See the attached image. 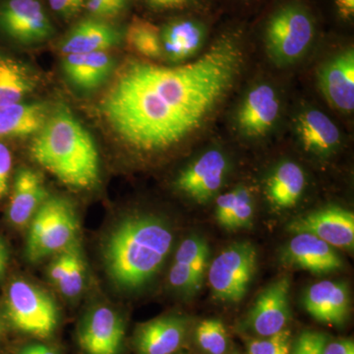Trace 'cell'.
I'll return each instance as SVG.
<instances>
[{
    "label": "cell",
    "mask_w": 354,
    "mask_h": 354,
    "mask_svg": "<svg viewBox=\"0 0 354 354\" xmlns=\"http://www.w3.org/2000/svg\"><path fill=\"white\" fill-rule=\"evenodd\" d=\"M313 332H304L297 337L291 354H312Z\"/></svg>",
    "instance_id": "37"
},
{
    "label": "cell",
    "mask_w": 354,
    "mask_h": 354,
    "mask_svg": "<svg viewBox=\"0 0 354 354\" xmlns=\"http://www.w3.org/2000/svg\"><path fill=\"white\" fill-rule=\"evenodd\" d=\"M18 354H32L31 348H30V344H28V346H24L23 348H21L19 353Z\"/></svg>",
    "instance_id": "44"
},
{
    "label": "cell",
    "mask_w": 354,
    "mask_h": 354,
    "mask_svg": "<svg viewBox=\"0 0 354 354\" xmlns=\"http://www.w3.org/2000/svg\"><path fill=\"white\" fill-rule=\"evenodd\" d=\"M189 1L191 0H148L151 6L160 9L178 8Z\"/></svg>",
    "instance_id": "39"
},
{
    "label": "cell",
    "mask_w": 354,
    "mask_h": 354,
    "mask_svg": "<svg viewBox=\"0 0 354 354\" xmlns=\"http://www.w3.org/2000/svg\"><path fill=\"white\" fill-rule=\"evenodd\" d=\"M196 341L203 351L209 354H225L227 351V329L220 320L203 321L196 329Z\"/></svg>",
    "instance_id": "29"
},
{
    "label": "cell",
    "mask_w": 354,
    "mask_h": 354,
    "mask_svg": "<svg viewBox=\"0 0 354 354\" xmlns=\"http://www.w3.org/2000/svg\"><path fill=\"white\" fill-rule=\"evenodd\" d=\"M314 22L304 7L291 4L272 16L266 29L270 55L279 64H290L304 55L314 38Z\"/></svg>",
    "instance_id": "7"
},
{
    "label": "cell",
    "mask_w": 354,
    "mask_h": 354,
    "mask_svg": "<svg viewBox=\"0 0 354 354\" xmlns=\"http://www.w3.org/2000/svg\"><path fill=\"white\" fill-rule=\"evenodd\" d=\"M324 354H354V344L351 339H339L327 344Z\"/></svg>",
    "instance_id": "36"
},
{
    "label": "cell",
    "mask_w": 354,
    "mask_h": 354,
    "mask_svg": "<svg viewBox=\"0 0 354 354\" xmlns=\"http://www.w3.org/2000/svg\"><path fill=\"white\" fill-rule=\"evenodd\" d=\"M337 12L344 19H351L354 15V0H335Z\"/></svg>",
    "instance_id": "38"
},
{
    "label": "cell",
    "mask_w": 354,
    "mask_h": 354,
    "mask_svg": "<svg viewBox=\"0 0 354 354\" xmlns=\"http://www.w3.org/2000/svg\"><path fill=\"white\" fill-rule=\"evenodd\" d=\"M4 332H6V324H4L3 318L0 313V339L3 337Z\"/></svg>",
    "instance_id": "43"
},
{
    "label": "cell",
    "mask_w": 354,
    "mask_h": 354,
    "mask_svg": "<svg viewBox=\"0 0 354 354\" xmlns=\"http://www.w3.org/2000/svg\"><path fill=\"white\" fill-rule=\"evenodd\" d=\"M236 189V202L227 227L230 230L248 227L253 218V201L250 193L245 188L239 187Z\"/></svg>",
    "instance_id": "31"
},
{
    "label": "cell",
    "mask_w": 354,
    "mask_h": 354,
    "mask_svg": "<svg viewBox=\"0 0 354 354\" xmlns=\"http://www.w3.org/2000/svg\"><path fill=\"white\" fill-rule=\"evenodd\" d=\"M305 183L304 171L299 165L292 162H283L268 181V198L279 209L290 208L301 197Z\"/></svg>",
    "instance_id": "25"
},
{
    "label": "cell",
    "mask_w": 354,
    "mask_h": 354,
    "mask_svg": "<svg viewBox=\"0 0 354 354\" xmlns=\"http://www.w3.org/2000/svg\"><path fill=\"white\" fill-rule=\"evenodd\" d=\"M48 2L55 13L66 19L75 16L85 6V0H48Z\"/></svg>",
    "instance_id": "35"
},
{
    "label": "cell",
    "mask_w": 354,
    "mask_h": 354,
    "mask_svg": "<svg viewBox=\"0 0 354 354\" xmlns=\"http://www.w3.org/2000/svg\"><path fill=\"white\" fill-rule=\"evenodd\" d=\"M125 39L133 50L149 59L162 57L160 30L148 21L134 18L128 26Z\"/></svg>",
    "instance_id": "27"
},
{
    "label": "cell",
    "mask_w": 354,
    "mask_h": 354,
    "mask_svg": "<svg viewBox=\"0 0 354 354\" xmlns=\"http://www.w3.org/2000/svg\"><path fill=\"white\" fill-rule=\"evenodd\" d=\"M279 113V100L276 91L262 84L246 95L237 113V125L246 136H264L274 127Z\"/></svg>",
    "instance_id": "14"
},
{
    "label": "cell",
    "mask_w": 354,
    "mask_h": 354,
    "mask_svg": "<svg viewBox=\"0 0 354 354\" xmlns=\"http://www.w3.org/2000/svg\"><path fill=\"white\" fill-rule=\"evenodd\" d=\"M12 169V153L6 144L0 142V199L6 196Z\"/></svg>",
    "instance_id": "34"
},
{
    "label": "cell",
    "mask_w": 354,
    "mask_h": 354,
    "mask_svg": "<svg viewBox=\"0 0 354 354\" xmlns=\"http://www.w3.org/2000/svg\"><path fill=\"white\" fill-rule=\"evenodd\" d=\"M286 262L313 274H327L341 270L342 258L334 247L309 234H297L285 253Z\"/></svg>",
    "instance_id": "17"
},
{
    "label": "cell",
    "mask_w": 354,
    "mask_h": 354,
    "mask_svg": "<svg viewBox=\"0 0 354 354\" xmlns=\"http://www.w3.org/2000/svg\"><path fill=\"white\" fill-rule=\"evenodd\" d=\"M86 283V265L78 242L69 248V261L64 278L57 286L64 297L73 299L82 293Z\"/></svg>",
    "instance_id": "28"
},
{
    "label": "cell",
    "mask_w": 354,
    "mask_h": 354,
    "mask_svg": "<svg viewBox=\"0 0 354 354\" xmlns=\"http://www.w3.org/2000/svg\"><path fill=\"white\" fill-rule=\"evenodd\" d=\"M295 128L302 146L309 152L328 153L341 142V132L334 121L318 109L300 113Z\"/></svg>",
    "instance_id": "23"
},
{
    "label": "cell",
    "mask_w": 354,
    "mask_h": 354,
    "mask_svg": "<svg viewBox=\"0 0 354 354\" xmlns=\"http://www.w3.org/2000/svg\"><path fill=\"white\" fill-rule=\"evenodd\" d=\"M242 57L239 41L223 38L190 64L130 62L102 100V115L135 150L171 148L199 129L225 99Z\"/></svg>",
    "instance_id": "1"
},
{
    "label": "cell",
    "mask_w": 354,
    "mask_h": 354,
    "mask_svg": "<svg viewBox=\"0 0 354 354\" xmlns=\"http://www.w3.org/2000/svg\"><path fill=\"white\" fill-rule=\"evenodd\" d=\"M79 221L72 203L62 197H48L29 223L26 256L41 262L64 252L78 242Z\"/></svg>",
    "instance_id": "4"
},
{
    "label": "cell",
    "mask_w": 354,
    "mask_h": 354,
    "mask_svg": "<svg viewBox=\"0 0 354 354\" xmlns=\"http://www.w3.org/2000/svg\"><path fill=\"white\" fill-rule=\"evenodd\" d=\"M122 34L118 28L95 19H85L65 36L60 50L64 55L106 51L120 43Z\"/></svg>",
    "instance_id": "20"
},
{
    "label": "cell",
    "mask_w": 354,
    "mask_h": 354,
    "mask_svg": "<svg viewBox=\"0 0 354 354\" xmlns=\"http://www.w3.org/2000/svg\"><path fill=\"white\" fill-rule=\"evenodd\" d=\"M321 91L333 108L342 113L354 109V53L344 51L330 59L319 74Z\"/></svg>",
    "instance_id": "15"
},
{
    "label": "cell",
    "mask_w": 354,
    "mask_h": 354,
    "mask_svg": "<svg viewBox=\"0 0 354 354\" xmlns=\"http://www.w3.org/2000/svg\"><path fill=\"white\" fill-rule=\"evenodd\" d=\"M32 354H58L55 348L43 344H30Z\"/></svg>",
    "instance_id": "42"
},
{
    "label": "cell",
    "mask_w": 354,
    "mask_h": 354,
    "mask_svg": "<svg viewBox=\"0 0 354 354\" xmlns=\"http://www.w3.org/2000/svg\"><path fill=\"white\" fill-rule=\"evenodd\" d=\"M6 308L14 329L37 339L51 337L59 322V311L53 298L26 279H17L9 285Z\"/></svg>",
    "instance_id": "5"
},
{
    "label": "cell",
    "mask_w": 354,
    "mask_h": 354,
    "mask_svg": "<svg viewBox=\"0 0 354 354\" xmlns=\"http://www.w3.org/2000/svg\"><path fill=\"white\" fill-rule=\"evenodd\" d=\"M290 279L281 278L261 293L248 318L256 335L270 337L286 329L290 317Z\"/></svg>",
    "instance_id": "12"
},
{
    "label": "cell",
    "mask_w": 354,
    "mask_h": 354,
    "mask_svg": "<svg viewBox=\"0 0 354 354\" xmlns=\"http://www.w3.org/2000/svg\"><path fill=\"white\" fill-rule=\"evenodd\" d=\"M162 55L174 62H183L199 51L205 39V29L194 20H176L160 31Z\"/></svg>",
    "instance_id": "24"
},
{
    "label": "cell",
    "mask_w": 354,
    "mask_h": 354,
    "mask_svg": "<svg viewBox=\"0 0 354 354\" xmlns=\"http://www.w3.org/2000/svg\"><path fill=\"white\" fill-rule=\"evenodd\" d=\"M288 230L295 234L314 235L337 248L351 250L354 246L353 213L339 207H328L300 216L291 221Z\"/></svg>",
    "instance_id": "10"
},
{
    "label": "cell",
    "mask_w": 354,
    "mask_h": 354,
    "mask_svg": "<svg viewBox=\"0 0 354 354\" xmlns=\"http://www.w3.org/2000/svg\"><path fill=\"white\" fill-rule=\"evenodd\" d=\"M227 172V160L218 150L208 151L177 177V189L200 204L209 201L221 189Z\"/></svg>",
    "instance_id": "11"
},
{
    "label": "cell",
    "mask_w": 354,
    "mask_h": 354,
    "mask_svg": "<svg viewBox=\"0 0 354 354\" xmlns=\"http://www.w3.org/2000/svg\"><path fill=\"white\" fill-rule=\"evenodd\" d=\"M236 197L237 189H235L221 195L216 200V218L223 227H227L234 212Z\"/></svg>",
    "instance_id": "33"
},
{
    "label": "cell",
    "mask_w": 354,
    "mask_h": 354,
    "mask_svg": "<svg viewBox=\"0 0 354 354\" xmlns=\"http://www.w3.org/2000/svg\"><path fill=\"white\" fill-rule=\"evenodd\" d=\"M43 178L31 169H21L14 179L8 220L15 227L29 225L32 216L48 198Z\"/></svg>",
    "instance_id": "19"
},
{
    "label": "cell",
    "mask_w": 354,
    "mask_h": 354,
    "mask_svg": "<svg viewBox=\"0 0 354 354\" xmlns=\"http://www.w3.org/2000/svg\"><path fill=\"white\" fill-rule=\"evenodd\" d=\"M187 322L178 316L153 319L140 326L135 335L138 354H174L183 346Z\"/></svg>",
    "instance_id": "16"
},
{
    "label": "cell",
    "mask_w": 354,
    "mask_h": 354,
    "mask_svg": "<svg viewBox=\"0 0 354 354\" xmlns=\"http://www.w3.org/2000/svg\"><path fill=\"white\" fill-rule=\"evenodd\" d=\"M257 267V251L250 242H236L221 251L209 266V283L215 298L234 304L242 300Z\"/></svg>",
    "instance_id": "6"
},
{
    "label": "cell",
    "mask_w": 354,
    "mask_h": 354,
    "mask_svg": "<svg viewBox=\"0 0 354 354\" xmlns=\"http://www.w3.org/2000/svg\"><path fill=\"white\" fill-rule=\"evenodd\" d=\"M31 157L60 183L91 189L100 179V157L94 139L65 106L50 115L32 140Z\"/></svg>",
    "instance_id": "3"
},
{
    "label": "cell",
    "mask_w": 354,
    "mask_h": 354,
    "mask_svg": "<svg viewBox=\"0 0 354 354\" xmlns=\"http://www.w3.org/2000/svg\"><path fill=\"white\" fill-rule=\"evenodd\" d=\"M0 30L16 43H43L53 26L39 0H6L0 6Z\"/></svg>",
    "instance_id": "8"
},
{
    "label": "cell",
    "mask_w": 354,
    "mask_h": 354,
    "mask_svg": "<svg viewBox=\"0 0 354 354\" xmlns=\"http://www.w3.org/2000/svg\"><path fill=\"white\" fill-rule=\"evenodd\" d=\"M9 253L6 242L0 239V278L3 276L8 265Z\"/></svg>",
    "instance_id": "41"
},
{
    "label": "cell",
    "mask_w": 354,
    "mask_h": 354,
    "mask_svg": "<svg viewBox=\"0 0 354 354\" xmlns=\"http://www.w3.org/2000/svg\"><path fill=\"white\" fill-rule=\"evenodd\" d=\"M124 339V323L115 310L106 305L93 307L84 316L78 342L84 354H118Z\"/></svg>",
    "instance_id": "9"
},
{
    "label": "cell",
    "mask_w": 354,
    "mask_h": 354,
    "mask_svg": "<svg viewBox=\"0 0 354 354\" xmlns=\"http://www.w3.org/2000/svg\"><path fill=\"white\" fill-rule=\"evenodd\" d=\"M127 0H85L88 12L97 17H111L122 11Z\"/></svg>",
    "instance_id": "32"
},
{
    "label": "cell",
    "mask_w": 354,
    "mask_h": 354,
    "mask_svg": "<svg viewBox=\"0 0 354 354\" xmlns=\"http://www.w3.org/2000/svg\"><path fill=\"white\" fill-rule=\"evenodd\" d=\"M114 66L113 57L106 51L65 55L62 69L74 87L81 91L95 90L111 76Z\"/></svg>",
    "instance_id": "21"
},
{
    "label": "cell",
    "mask_w": 354,
    "mask_h": 354,
    "mask_svg": "<svg viewBox=\"0 0 354 354\" xmlns=\"http://www.w3.org/2000/svg\"><path fill=\"white\" fill-rule=\"evenodd\" d=\"M290 330L285 329L278 334L249 342L248 354H290Z\"/></svg>",
    "instance_id": "30"
},
{
    "label": "cell",
    "mask_w": 354,
    "mask_h": 354,
    "mask_svg": "<svg viewBox=\"0 0 354 354\" xmlns=\"http://www.w3.org/2000/svg\"><path fill=\"white\" fill-rule=\"evenodd\" d=\"M305 309L319 322L342 325L348 317L349 295L344 283L323 281L310 286L304 297Z\"/></svg>",
    "instance_id": "18"
},
{
    "label": "cell",
    "mask_w": 354,
    "mask_h": 354,
    "mask_svg": "<svg viewBox=\"0 0 354 354\" xmlns=\"http://www.w3.org/2000/svg\"><path fill=\"white\" fill-rule=\"evenodd\" d=\"M174 245L171 225L153 215H132L114 225L102 255L109 279L118 290L144 288L164 266Z\"/></svg>",
    "instance_id": "2"
},
{
    "label": "cell",
    "mask_w": 354,
    "mask_h": 354,
    "mask_svg": "<svg viewBox=\"0 0 354 354\" xmlns=\"http://www.w3.org/2000/svg\"><path fill=\"white\" fill-rule=\"evenodd\" d=\"M328 344V339L325 335L320 333L313 332V341H312V354L325 353L326 346Z\"/></svg>",
    "instance_id": "40"
},
{
    "label": "cell",
    "mask_w": 354,
    "mask_h": 354,
    "mask_svg": "<svg viewBox=\"0 0 354 354\" xmlns=\"http://www.w3.org/2000/svg\"><path fill=\"white\" fill-rule=\"evenodd\" d=\"M36 85V77L26 65L0 57V108L22 102Z\"/></svg>",
    "instance_id": "26"
},
{
    "label": "cell",
    "mask_w": 354,
    "mask_h": 354,
    "mask_svg": "<svg viewBox=\"0 0 354 354\" xmlns=\"http://www.w3.org/2000/svg\"><path fill=\"white\" fill-rule=\"evenodd\" d=\"M50 113L46 102H19L0 108V141L36 135Z\"/></svg>",
    "instance_id": "22"
},
{
    "label": "cell",
    "mask_w": 354,
    "mask_h": 354,
    "mask_svg": "<svg viewBox=\"0 0 354 354\" xmlns=\"http://www.w3.org/2000/svg\"><path fill=\"white\" fill-rule=\"evenodd\" d=\"M208 243L198 236L184 239L177 249L169 274V285L183 295H193L201 290L208 267Z\"/></svg>",
    "instance_id": "13"
}]
</instances>
